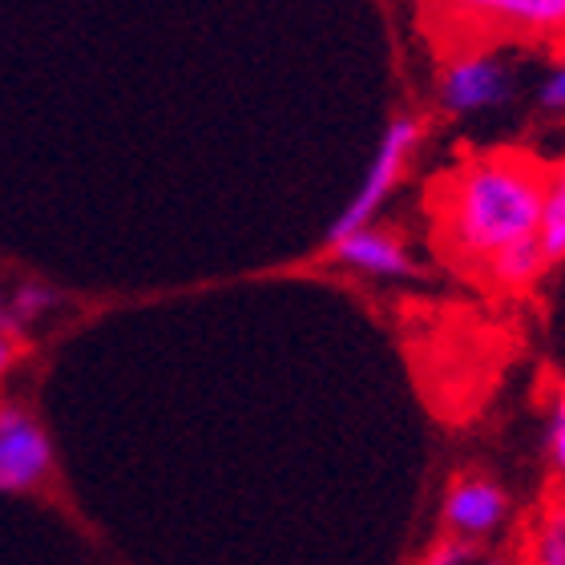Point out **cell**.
Returning a JSON list of instances; mask_svg holds the SVG:
<instances>
[{
  "label": "cell",
  "instance_id": "10",
  "mask_svg": "<svg viewBox=\"0 0 565 565\" xmlns=\"http://www.w3.org/2000/svg\"><path fill=\"white\" fill-rule=\"evenodd\" d=\"M525 565H565V497L550 501L530 533Z\"/></svg>",
  "mask_w": 565,
  "mask_h": 565
},
{
  "label": "cell",
  "instance_id": "7",
  "mask_svg": "<svg viewBox=\"0 0 565 565\" xmlns=\"http://www.w3.org/2000/svg\"><path fill=\"white\" fill-rule=\"evenodd\" d=\"M477 12L509 24V29H525V33H557L565 29V0H484Z\"/></svg>",
  "mask_w": 565,
  "mask_h": 565
},
{
  "label": "cell",
  "instance_id": "1",
  "mask_svg": "<svg viewBox=\"0 0 565 565\" xmlns=\"http://www.w3.org/2000/svg\"><path fill=\"white\" fill-rule=\"evenodd\" d=\"M545 166L530 153H484L445 182V238L472 263L537 238L545 202Z\"/></svg>",
  "mask_w": 565,
  "mask_h": 565
},
{
  "label": "cell",
  "instance_id": "9",
  "mask_svg": "<svg viewBox=\"0 0 565 565\" xmlns=\"http://www.w3.org/2000/svg\"><path fill=\"white\" fill-rule=\"evenodd\" d=\"M545 267H550V263H545L542 247H537V238L521 243V247L501 250L497 259L484 263L489 279H493L497 287H505V291H521V287H530L533 279H542Z\"/></svg>",
  "mask_w": 565,
  "mask_h": 565
},
{
  "label": "cell",
  "instance_id": "12",
  "mask_svg": "<svg viewBox=\"0 0 565 565\" xmlns=\"http://www.w3.org/2000/svg\"><path fill=\"white\" fill-rule=\"evenodd\" d=\"M472 554H477V550H472V542L445 533V537H440V542H436L433 550L420 557V565H469Z\"/></svg>",
  "mask_w": 565,
  "mask_h": 565
},
{
  "label": "cell",
  "instance_id": "3",
  "mask_svg": "<svg viewBox=\"0 0 565 565\" xmlns=\"http://www.w3.org/2000/svg\"><path fill=\"white\" fill-rule=\"evenodd\" d=\"M518 94V73L509 70V61L489 49H465L436 77V102L452 118H469L513 102Z\"/></svg>",
  "mask_w": 565,
  "mask_h": 565
},
{
  "label": "cell",
  "instance_id": "2",
  "mask_svg": "<svg viewBox=\"0 0 565 565\" xmlns=\"http://www.w3.org/2000/svg\"><path fill=\"white\" fill-rule=\"evenodd\" d=\"M420 134H424V126L416 118L388 121V130H384V138H380L376 158H372V166H367V174H364V186L355 190V199L348 202V206L340 211V218L331 223L328 247L331 243H340V238H348L352 231L372 226L376 211L388 202V194L396 190V182H401V174H404V166H408V158H413L416 146H420Z\"/></svg>",
  "mask_w": 565,
  "mask_h": 565
},
{
  "label": "cell",
  "instance_id": "11",
  "mask_svg": "<svg viewBox=\"0 0 565 565\" xmlns=\"http://www.w3.org/2000/svg\"><path fill=\"white\" fill-rule=\"evenodd\" d=\"M61 295L53 291V287H45V282H21L17 291L9 295V316L17 328H24L29 319L45 316L49 307H57Z\"/></svg>",
  "mask_w": 565,
  "mask_h": 565
},
{
  "label": "cell",
  "instance_id": "17",
  "mask_svg": "<svg viewBox=\"0 0 565 565\" xmlns=\"http://www.w3.org/2000/svg\"><path fill=\"white\" fill-rule=\"evenodd\" d=\"M489 565H501V562H489Z\"/></svg>",
  "mask_w": 565,
  "mask_h": 565
},
{
  "label": "cell",
  "instance_id": "5",
  "mask_svg": "<svg viewBox=\"0 0 565 565\" xmlns=\"http://www.w3.org/2000/svg\"><path fill=\"white\" fill-rule=\"evenodd\" d=\"M505 518H509V493L497 481H489L481 472H469V477L452 481V489L445 497V525L452 537L477 542L484 533H493Z\"/></svg>",
  "mask_w": 565,
  "mask_h": 565
},
{
  "label": "cell",
  "instance_id": "15",
  "mask_svg": "<svg viewBox=\"0 0 565 565\" xmlns=\"http://www.w3.org/2000/svg\"><path fill=\"white\" fill-rule=\"evenodd\" d=\"M17 355H21V343H17V335H0V376L17 364Z\"/></svg>",
  "mask_w": 565,
  "mask_h": 565
},
{
  "label": "cell",
  "instance_id": "13",
  "mask_svg": "<svg viewBox=\"0 0 565 565\" xmlns=\"http://www.w3.org/2000/svg\"><path fill=\"white\" fill-rule=\"evenodd\" d=\"M550 460H554V469L562 472L565 481V396L557 401L554 416H550Z\"/></svg>",
  "mask_w": 565,
  "mask_h": 565
},
{
  "label": "cell",
  "instance_id": "4",
  "mask_svg": "<svg viewBox=\"0 0 565 565\" xmlns=\"http://www.w3.org/2000/svg\"><path fill=\"white\" fill-rule=\"evenodd\" d=\"M53 472V440L24 404H0V493H33Z\"/></svg>",
  "mask_w": 565,
  "mask_h": 565
},
{
  "label": "cell",
  "instance_id": "16",
  "mask_svg": "<svg viewBox=\"0 0 565 565\" xmlns=\"http://www.w3.org/2000/svg\"><path fill=\"white\" fill-rule=\"evenodd\" d=\"M17 323H12V316H9V299H0V335H17Z\"/></svg>",
  "mask_w": 565,
  "mask_h": 565
},
{
  "label": "cell",
  "instance_id": "6",
  "mask_svg": "<svg viewBox=\"0 0 565 565\" xmlns=\"http://www.w3.org/2000/svg\"><path fill=\"white\" fill-rule=\"evenodd\" d=\"M331 255L352 267V271L376 275V279H416L420 267L416 259L404 250V243L380 226H364V231H352L348 238L331 243Z\"/></svg>",
  "mask_w": 565,
  "mask_h": 565
},
{
  "label": "cell",
  "instance_id": "14",
  "mask_svg": "<svg viewBox=\"0 0 565 565\" xmlns=\"http://www.w3.org/2000/svg\"><path fill=\"white\" fill-rule=\"evenodd\" d=\"M542 106L545 109H565V61L550 73V82L542 85Z\"/></svg>",
  "mask_w": 565,
  "mask_h": 565
},
{
  "label": "cell",
  "instance_id": "8",
  "mask_svg": "<svg viewBox=\"0 0 565 565\" xmlns=\"http://www.w3.org/2000/svg\"><path fill=\"white\" fill-rule=\"evenodd\" d=\"M537 247L545 263L565 259V162L545 174V202H542V226H537Z\"/></svg>",
  "mask_w": 565,
  "mask_h": 565
}]
</instances>
